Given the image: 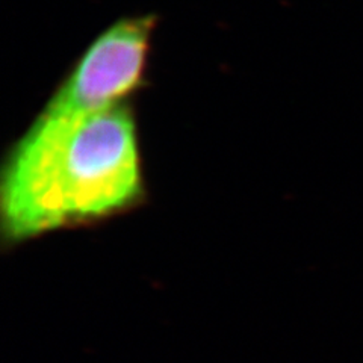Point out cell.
<instances>
[{
  "label": "cell",
  "instance_id": "1",
  "mask_svg": "<svg viewBox=\"0 0 363 363\" xmlns=\"http://www.w3.org/2000/svg\"><path fill=\"white\" fill-rule=\"evenodd\" d=\"M130 104L88 112L41 111L11 147L0 177L4 242L97 223L144 200Z\"/></svg>",
  "mask_w": 363,
  "mask_h": 363
},
{
  "label": "cell",
  "instance_id": "2",
  "mask_svg": "<svg viewBox=\"0 0 363 363\" xmlns=\"http://www.w3.org/2000/svg\"><path fill=\"white\" fill-rule=\"evenodd\" d=\"M156 26L155 14L113 21L89 43L43 109L88 112L128 104L145 82Z\"/></svg>",
  "mask_w": 363,
  "mask_h": 363
}]
</instances>
